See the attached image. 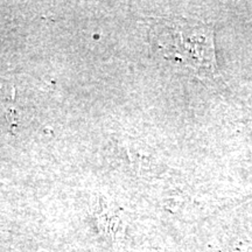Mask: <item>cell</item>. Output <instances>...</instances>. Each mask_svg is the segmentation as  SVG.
<instances>
[{
    "instance_id": "obj_1",
    "label": "cell",
    "mask_w": 252,
    "mask_h": 252,
    "mask_svg": "<svg viewBox=\"0 0 252 252\" xmlns=\"http://www.w3.org/2000/svg\"><path fill=\"white\" fill-rule=\"evenodd\" d=\"M151 39L169 61L185 65L213 91L226 89L216 62L214 27L198 19H158L151 30Z\"/></svg>"
}]
</instances>
